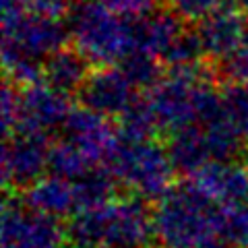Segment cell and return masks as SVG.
Returning <instances> with one entry per match:
<instances>
[{
	"instance_id": "6da1fadb",
	"label": "cell",
	"mask_w": 248,
	"mask_h": 248,
	"mask_svg": "<svg viewBox=\"0 0 248 248\" xmlns=\"http://www.w3.org/2000/svg\"><path fill=\"white\" fill-rule=\"evenodd\" d=\"M153 232L159 248H232L219 234V205L190 182L157 199Z\"/></svg>"
},
{
	"instance_id": "7a4b0ae2",
	"label": "cell",
	"mask_w": 248,
	"mask_h": 248,
	"mask_svg": "<svg viewBox=\"0 0 248 248\" xmlns=\"http://www.w3.org/2000/svg\"><path fill=\"white\" fill-rule=\"evenodd\" d=\"M66 236L75 248H149L155 242L153 213L141 197L112 199L77 211Z\"/></svg>"
},
{
	"instance_id": "3957f363",
	"label": "cell",
	"mask_w": 248,
	"mask_h": 248,
	"mask_svg": "<svg viewBox=\"0 0 248 248\" xmlns=\"http://www.w3.org/2000/svg\"><path fill=\"white\" fill-rule=\"evenodd\" d=\"M66 25L75 48L97 66L116 64L137 52L133 21L112 13L102 0L73 4Z\"/></svg>"
},
{
	"instance_id": "277c9868",
	"label": "cell",
	"mask_w": 248,
	"mask_h": 248,
	"mask_svg": "<svg viewBox=\"0 0 248 248\" xmlns=\"http://www.w3.org/2000/svg\"><path fill=\"white\" fill-rule=\"evenodd\" d=\"M118 184H124L141 199H159L172 188L176 166L170 151L155 139H126L118 135L108 157Z\"/></svg>"
},
{
	"instance_id": "5b68a950",
	"label": "cell",
	"mask_w": 248,
	"mask_h": 248,
	"mask_svg": "<svg viewBox=\"0 0 248 248\" xmlns=\"http://www.w3.org/2000/svg\"><path fill=\"white\" fill-rule=\"evenodd\" d=\"M68 25L58 17L25 11L11 19H2V64L29 58L44 62L54 52L64 48Z\"/></svg>"
},
{
	"instance_id": "8992f818",
	"label": "cell",
	"mask_w": 248,
	"mask_h": 248,
	"mask_svg": "<svg viewBox=\"0 0 248 248\" xmlns=\"http://www.w3.org/2000/svg\"><path fill=\"white\" fill-rule=\"evenodd\" d=\"M0 238V248H64L66 232L56 217L37 213L25 203L6 201Z\"/></svg>"
},
{
	"instance_id": "52a82bcc",
	"label": "cell",
	"mask_w": 248,
	"mask_h": 248,
	"mask_svg": "<svg viewBox=\"0 0 248 248\" xmlns=\"http://www.w3.org/2000/svg\"><path fill=\"white\" fill-rule=\"evenodd\" d=\"M50 149L46 135L17 130L6 137L2 147V182L6 188L25 190L50 168Z\"/></svg>"
},
{
	"instance_id": "ba28073f",
	"label": "cell",
	"mask_w": 248,
	"mask_h": 248,
	"mask_svg": "<svg viewBox=\"0 0 248 248\" xmlns=\"http://www.w3.org/2000/svg\"><path fill=\"white\" fill-rule=\"evenodd\" d=\"M139 89L128 79L126 73L116 64L97 66L89 73L79 97L85 108L106 116V118H120L126 114L139 99Z\"/></svg>"
},
{
	"instance_id": "9c48e42d",
	"label": "cell",
	"mask_w": 248,
	"mask_h": 248,
	"mask_svg": "<svg viewBox=\"0 0 248 248\" xmlns=\"http://www.w3.org/2000/svg\"><path fill=\"white\" fill-rule=\"evenodd\" d=\"M73 108L68 102V93L52 87L46 81L27 85L21 89L17 130L48 137V133H52V130L64 126Z\"/></svg>"
},
{
	"instance_id": "30bf717a",
	"label": "cell",
	"mask_w": 248,
	"mask_h": 248,
	"mask_svg": "<svg viewBox=\"0 0 248 248\" xmlns=\"http://www.w3.org/2000/svg\"><path fill=\"white\" fill-rule=\"evenodd\" d=\"M195 31L201 40V46H203L205 56L223 62L248 40L246 13L234 4H221L219 9L205 15Z\"/></svg>"
},
{
	"instance_id": "8fae6325",
	"label": "cell",
	"mask_w": 248,
	"mask_h": 248,
	"mask_svg": "<svg viewBox=\"0 0 248 248\" xmlns=\"http://www.w3.org/2000/svg\"><path fill=\"white\" fill-rule=\"evenodd\" d=\"M64 139L75 143L93 164L108 161L112 149L118 141V130H114L106 116L89 108H73L68 120L62 126Z\"/></svg>"
},
{
	"instance_id": "7c38bea8",
	"label": "cell",
	"mask_w": 248,
	"mask_h": 248,
	"mask_svg": "<svg viewBox=\"0 0 248 248\" xmlns=\"http://www.w3.org/2000/svg\"><path fill=\"white\" fill-rule=\"evenodd\" d=\"M188 182L217 205L238 203L248 197V168L238 161L213 159L190 174Z\"/></svg>"
},
{
	"instance_id": "4fadbf2b",
	"label": "cell",
	"mask_w": 248,
	"mask_h": 248,
	"mask_svg": "<svg viewBox=\"0 0 248 248\" xmlns=\"http://www.w3.org/2000/svg\"><path fill=\"white\" fill-rule=\"evenodd\" d=\"M133 27L137 52H147L157 60H164L168 50L186 31L184 19L174 9H155L145 17L133 21Z\"/></svg>"
},
{
	"instance_id": "5bb4252c",
	"label": "cell",
	"mask_w": 248,
	"mask_h": 248,
	"mask_svg": "<svg viewBox=\"0 0 248 248\" xmlns=\"http://www.w3.org/2000/svg\"><path fill=\"white\" fill-rule=\"evenodd\" d=\"M23 203L37 213L56 217V219L79 211L75 182L71 178H64L58 174L42 176L40 180H35L31 186H27L23 190Z\"/></svg>"
},
{
	"instance_id": "9a60e30c",
	"label": "cell",
	"mask_w": 248,
	"mask_h": 248,
	"mask_svg": "<svg viewBox=\"0 0 248 248\" xmlns=\"http://www.w3.org/2000/svg\"><path fill=\"white\" fill-rule=\"evenodd\" d=\"M168 151L176 170L184 172L186 176L195 174L197 170L215 159L211 143H209L207 133L201 124H190V126L170 135Z\"/></svg>"
},
{
	"instance_id": "2e32d148",
	"label": "cell",
	"mask_w": 248,
	"mask_h": 248,
	"mask_svg": "<svg viewBox=\"0 0 248 248\" xmlns=\"http://www.w3.org/2000/svg\"><path fill=\"white\" fill-rule=\"evenodd\" d=\"M89 73V60L77 48H60L44 60V81L64 93H79Z\"/></svg>"
},
{
	"instance_id": "e0dca14e",
	"label": "cell",
	"mask_w": 248,
	"mask_h": 248,
	"mask_svg": "<svg viewBox=\"0 0 248 248\" xmlns=\"http://www.w3.org/2000/svg\"><path fill=\"white\" fill-rule=\"evenodd\" d=\"M75 192H77V207L79 211L83 209H93L99 205H106L114 199L116 190V176L110 168H91L79 178H75Z\"/></svg>"
},
{
	"instance_id": "ac0fdd59",
	"label": "cell",
	"mask_w": 248,
	"mask_h": 248,
	"mask_svg": "<svg viewBox=\"0 0 248 248\" xmlns=\"http://www.w3.org/2000/svg\"><path fill=\"white\" fill-rule=\"evenodd\" d=\"M219 118L246 143L248 141V85L232 83L219 91Z\"/></svg>"
},
{
	"instance_id": "d6986e66",
	"label": "cell",
	"mask_w": 248,
	"mask_h": 248,
	"mask_svg": "<svg viewBox=\"0 0 248 248\" xmlns=\"http://www.w3.org/2000/svg\"><path fill=\"white\" fill-rule=\"evenodd\" d=\"M95 168V164L85 155L75 143H71L68 139L62 137L60 141H56L50 149V170L52 174L64 176V178H79L87 170Z\"/></svg>"
},
{
	"instance_id": "ffe728a7",
	"label": "cell",
	"mask_w": 248,
	"mask_h": 248,
	"mask_svg": "<svg viewBox=\"0 0 248 248\" xmlns=\"http://www.w3.org/2000/svg\"><path fill=\"white\" fill-rule=\"evenodd\" d=\"M219 234L232 248H248V207L242 201L219 205Z\"/></svg>"
},
{
	"instance_id": "44dd1931",
	"label": "cell",
	"mask_w": 248,
	"mask_h": 248,
	"mask_svg": "<svg viewBox=\"0 0 248 248\" xmlns=\"http://www.w3.org/2000/svg\"><path fill=\"white\" fill-rule=\"evenodd\" d=\"M159 62L161 60H157L147 52H135L120 62V68L126 73L128 79L135 83V87L139 91H149L153 85L164 77L161 75Z\"/></svg>"
},
{
	"instance_id": "7402d4cb",
	"label": "cell",
	"mask_w": 248,
	"mask_h": 248,
	"mask_svg": "<svg viewBox=\"0 0 248 248\" xmlns=\"http://www.w3.org/2000/svg\"><path fill=\"white\" fill-rule=\"evenodd\" d=\"M19 108H21V91L15 83L6 81L0 97V114H2V130L4 137H11L19 128Z\"/></svg>"
},
{
	"instance_id": "603a6c76",
	"label": "cell",
	"mask_w": 248,
	"mask_h": 248,
	"mask_svg": "<svg viewBox=\"0 0 248 248\" xmlns=\"http://www.w3.org/2000/svg\"><path fill=\"white\" fill-rule=\"evenodd\" d=\"M186 21H201L205 15L213 13L223 4V0H164Z\"/></svg>"
},
{
	"instance_id": "cb8c5ba5",
	"label": "cell",
	"mask_w": 248,
	"mask_h": 248,
	"mask_svg": "<svg viewBox=\"0 0 248 248\" xmlns=\"http://www.w3.org/2000/svg\"><path fill=\"white\" fill-rule=\"evenodd\" d=\"M112 13L120 15L122 19L137 21L147 13L155 11V0H102Z\"/></svg>"
},
{
	"instance_id": "d4e9b609",
	"label": "cell",
	"mask_w": 248,
	"mask_h": 248,
	"mask_svg": "<svg viewBox=\"0 0 248 248\" xmlns=\"http://www.w3.org/2000/svg\"><path fill=\"white\" fill-rule=\"evenodd\" d=\"M223 73L232 83L248 85V40L230 58L223 60Z\"/></svg>"
},
{
	"instance_id": "484cf974",
	"label": "cell",
	"mask_w": 248,
	"mask_h": 248,
	"mask_svg": "<svg viewBox=\"0 0 248 248\" xmlns=\"http://www.w3.org/2000/svg\"><path fill=\"white\" fill-rule=\"evenodd\" d=\"M29 11L46 15V17H62L71 11V0H27Z\"/></svg>"
},
{
	"instance_id": "4316f807",
	"label": "cell",
	"mask_w": 248,
	"mask_h": 248,
	"mask_svg": "<svg viewBox=\"0 0 248 248\" xmlns=\"http://www.w3.org/2000/svg\"><path fill=\"white\" fill-rule=\"evenodd\" d=\"M0 4H2V19L17 17V15L29 11L27 0H0Z\"/></svg>"
},
{
	"instance_id": "83f0119b",
	"label": "cell",
	"mask_w": 248,
	"mask_h": 248,
	"mask_svg": "<svg viewBox=\"0 0 248 248\" xmlns=\"http://www.w3.org/2000/svg\"><path fill=\"white\" fill-rule=\"evenodd\" d=\"M232 4H234V6H238L240 11L248 13V0H232Z\"/></svg>"
}]
</instances>
